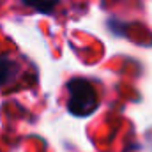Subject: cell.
Listing matches in <instances>:
<instances>
[{
    "label": "cell",
    "instance_id": "3957f363",
    "mask_svg": "<svg viewBox=\"0 0 152 152\" xmlns=\"http://www.w3.org/2000/svg\"><path fill=\"white\" fill-rule=\"evenodd\" d=\"M20 2L23 5H27V7L41 12V14H51L60 0H20Z\"/></svg>",
    "mask_w": 152,
    "mask_h": 152
},
{
    "label": "cell",
    "instance_id": "7a4b0ae2",
    "mask_svg": "<svg viewBox=\"0 0 152 152\" xmlns=\"http://www.w3.org/2000/svg\"><path fill=\"white\" fill-rule=\"evenodd\" d=\"M18 64L12 60V58H9L7 55H2L0 53V87H5V85H9L16 75H18Z\"/></svg>",
    "mask_w": 152,
    "mask_h": 152
},
{
    "label": "cell",
    "instance_id": "6da1fadb",
    "mask_svg": "<svg viewBox=\"0 0 152 152\" xmlns=\"http://www.w3.org/2000/svg\"><path fill=\"white\" fill-rule=\"evenodd\" d=\"M67 110L75 117H88L99 106V94L85 78H71L67 81Z\"/></svg>",
    "mask_w": 152,
    "mask_h": 152
}]
</instances>
